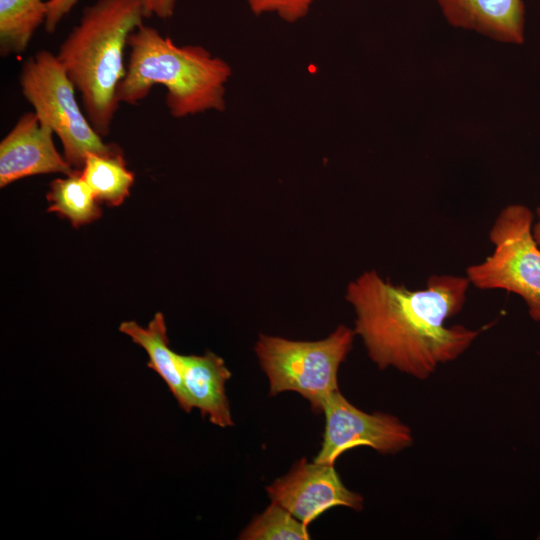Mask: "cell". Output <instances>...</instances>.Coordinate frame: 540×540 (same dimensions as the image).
I'll list each match as a JSON object with an SVG mask.
<instances>
[{"label": "cell", "instance_id": "52a82bcc", "mask_svg": "<svg viewBox=\"0 0 540 540\" xmlns=\"http://www.w3.org/2000/svg\"><path fill=\"white\" fill-rule=\"evenodd\" d=\"M325 429L321 448L314 460L334 465L346 451L367 446L382 454L398 453L413 444L410 428L396 416L366 413L350 403L339 390L323 409Z\"/></svg>", "mask_w": 540, "mask_h": 540}, {"label": "cell", "instance_id": "e0dca14e", "mask_svg": "<svg viewBox=\"0 0 540 540\" xmlns=\"http://www.w3.org/2000/svg\"><path fill=\"white\" fill-rule=\"evenodd\" d=\"M145 17L156 16L166 20L173 16L178 0H141ZM79 0H47V17L44 28L54 33L60 22L67 16Z\"/></svg>", "mask_w": 540, "mask_h": 540}, {"label": "cell", "instance_id": "5bb4252c", "mask_svg": "<svg viewBox=\"0 0 540 540\" xmlns=\"http://www.w3.org/2000/svg\"><path fill=\"white\" fill-rule=\"evenodd\" d=\"M80 171L97 200L110 206L122 204L134 183V174L127 169L122 150L89 154Z\"/></svg>", "mask_w": 540, "mask_h": 540}, {"label": "cell", "instance_id": "ac0fdd59", "mask_svg": "<svg viewBox=\"0 0 540 540\" xmlns=\"http://www.w3.org/2000/svg\"><path fill=\"white\" fill-rule=\"evenodd\" d=\"M255 15L274 13L288 23H295L309 13L315 0H246Z\"/></svg>", "mask_w": 540, "mask_h": 540}, {"label": "cell", "instance_id": "8fae6325", "mask_svg": "<svg viewBox=\"0 0 540 540\" xmlns=\"http://www.w3.org/2000/svg\"><path fill=\"white\" fill-rule=\"evenodd\" d=\"M182 382L191 408L221 428L232 426L233 420L225 384L231 372L224 360L211 351L203 355H178Z\"/></svg>", "mask_w": 540, "mask_h": 540}, {"label": "cell", "instance_id": "4fadbf2b", "mask_svg": "<svg viewBox=\"0 0 540 540\" xmlns=\"http://www.w3.org/2000/svg\"><path fill=\"white\" fill-rule=\"evenodd\" d=\"M46 17V1L0 0V54L23 53Z\"/></svg>", "mask_w": 540, "mask_h": 540}, {"label": "cell", "instance_id": "30bf717a", "mask_svg": "<svg viewBox=\"0 0 540 540\" xmlns=\"http://www.w3.org/2000/svg\"><path fill=\"white\" fill-rule=\"evenodd\" d=\"M445 19L454 27L480 33L505 44H523V0H436Z\"/></svg>", "mask_w": 540, "mask_h": 540}, {"label": "cell", "instance_id": "277c9868", "mask_svg": "<svg viewBox=\"0 0 540 540\" xmlns=\"http://www.w3.org/2000/svg\"><path fill=\"white\" fill-rule=\"evenodd\" d=\"M355 335L354 329L345 325L318 341L260 334L254 350L269 381V394L297 392L314 412L323 413L328 398L339 390L338 370L352 349Z\"/></svg>", "mask_w": 540, "mask_h": 540}, {"label": "cell", "instance_id": "6da1fadb", "mask_svg": "<svg viewBox=\"0 0 540 540\" xmlns=\"http://www.w3.org/2000/svg\"><path fill=\"white\" fill-rule=\"evenodd\" d=\"M467 277L432 275L426 287L410 290L375 270L351 281L345 298L355 312V334L379 369L389 367L424 380L461 356L481 330L446 321L464 307Z\"/></svg>", "mask_w": 540, "mask_h": 540}, {"label": "cell", "instance_id": "5b68a950", "mask_svg": "<svg viewBox=\"0 0 540 540\" xmlns=\"http://www.w3.org/2000/svg\"><path fill=\"white\" fill-rule=\"evenodd\" d=\"M22 95L39 120L50 126L61 140L63 156L81 170L89 154H111L121 150L102 140L75 96L76 88L56 54L40 50L28 57L19 73Z\"/></svg>", "mask_w": 540, "mask_h": 540}, {"label": "cell", "instance_id": "7a4b0ae2", "mask_svg": "<svg viewBox=\"0 0 540 540\" xmlns=\"http://www.w3.org/2000/svg\"><path fill=\"white\" fill-rule=\"evenodd\" d=\"M128 47L126 74L117 88L119 103L135 105L153 86L162 85L174 118L225 110L232 68L224 59L201 45H177L144 23L131 33Z\"/></svg>", "mask_w": 540, "mask_h": 540}, {"label": "cell", "instance_id": "9a60e30c", "mask_svg": "<svg viewBox=\"0 0 540 540\" xmlns=\"http://www.w3.org/2000/svg\"><path fill=\"white\" fill-rule=\"evenodd\" d=\"M48 211L67 218L74 227L88 224L101 216V208L92 189L80 170L56 178L50 183L47 193Z\"/></svg>", "mask_w": 540, "mask_h": 540}, {"label": "cell", "instance_id": "d6986e66", "mask_svg": "<svg viewBox=\"0 0 540 540\" xmlns=\"http://www.w3.org/2000/svg\"><path fill=\"white\" fill-rule=\"evenodd\" d=\"M532 234H533L534 240L540 247V202L536 209V220L533 221Z\"/></svg>", "mask_w": 540, "mask_h": 540}, {"label": "cell", "instance_id": "ba28073f", "mask_svg": "<svg viewBox=\"0 0 540 540\" xmlns=\"http://www.w3.org/2000/svg\"><path fill=\"white\" fill-rule=\"evenodd\" d=\"M266 491L271 501L307 526L333 507L343 506L356 511L363 508V497L343 484L334 465L310 463L306 458L299 460Z\"/></svg>", "mask_w": 540, "mask_h": 540}, {"label": "cell", "instance_id": "3957f363", "mask_svg": "<svg viewBox=\"0 0 540 540\" xmlns=\"http://www.w3.org/2000/svg\"><path fill=\"white\" fill-rule=\"evenodd\" d=\"M144 18L141 0H97L83 9L56 53L80 93L88 120L102 137L109 134L120 104L117 88L126 74L129 36Z\"/></svg>", "mask_w": 540, "mask_h": 540}, {"label": "cell", "instance_id": "7c38bea8", "mask_svg": "<svg viewBox=\"0 0 540 540\" xmlns=\"http://www.w3.org/2000/svg\"><path fill=\"white\" fill-rule=\"evenodd\" d=\"M119 331L142 347L148 354L147 366L155 371L166 383L181 409L189 413L192 408L186 397L178 353L169 347L165 318L157 312L147 327L135 321H123Z\"/></svg>", "mask_w": 540, "mask_h": 540}, {"label": "cell", "instance_id": "2e32d148", "mask_svg": "<svg viewBox=\"0 0 540 540\" xmlns=\"http://www.w3.org/2000/svg\"><path fill=\"white\" fill-rule=\"evenodd\" d=\"M308 526L285 508L271 504L240 533L243 540H308Z\"/></svg>", "mask_w": 540, "mask_h": 540}, {"label": "cell", "instance_id": "8992f818", "mask_svg": "<svg viewBox=\"0 0 540 540\" xmlns=\"http://www.w3.org/2000/svg\"><path fill=\"white\" fill-rule=\"evenodd\" d=\"M533 221V212L523 204L504 207L489 232L493 252L469 266L466 277L478 289H501L520 296L530 318L539 322L540 247L532 234Z\"/></svg>", "mask_w": 540, "mask_h": 540}, {"label": "cell", "instance_id": "9c48e42d", "mask_svg": "<svg viewBox=\"0 0 540 540\" xmlns=\"http://www.w3.org/2000/svg\"><path fill=\"white\" fill-rule=\"evenodd\" d=\"M53 130L33 111L21 115L0 142V187L19 179L76 171L62 156L53 141Z\"/></svg>", "mask_w": 540, "mask_h": 540}]
</instances>
